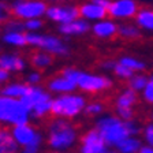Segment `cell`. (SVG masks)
<instances>
[{
	"mask_svg": "<svg viewBox=\"0 0 153 153\" xmlns=\"http://www.w3.org/2000/svg\"><path fill=\"white\" fill-rule=\"evenodd\" d=\"M25 22V30L26 32H41L44 27V21L42 18H32Z\"/></svg>",
	"mask_w": 153,
	"mask_h": 153,
	"instance_id": "836d02e7",
	"label": "cell"
},
{
	"mask_svg": "<svg viewBox=\"0 0 153 153\" xmlns=\"http://www.w3.org/2000/svg\"><path fill=\"white\" fill-rule=\"evenodd\" d=\"M1 26H3V30H6V32H26L25 22L22 19L15 18V16H10Z\"/></svg>",
	"mask_w": 153,
	"mask_h": 153,
	"instance_id": "f1b7e54d",
	"label": "cell"
},
{
	"mask_svg": "<svg viewBox=\"0 0 153 153\" xmlns=\"http://www.w3.org/2000/svg\"><path fill=\"white\" fill-rule=\"evenodd\" d=\"M49 153H62V152H56V150H51Z\"/></svg>",
	"mask_w": 153,
	"mask_h": 153,
	"instance_id": "ee69618b",
	"label": "cell"
},
{
	"mask_svg": "<svg viewBox=\"0 0 153 153\" xmlns=\"http://www.w3.org/2000/svg\"><path fill=\"white\" fill-rule=\"evenodd\" d=\"M88 100L85 93L82 92H70L63 94L53 96L52 101V111L51 115L53 118H63V119H76L83 114Z\"/></svg>",
	"mask_w": 153,
	"mask_h": 153,
	"instance_id": "277c9868",
	"label": "cell"
},
{
	"mask_svg": "<svg viewBox=\"0 0 153 153\" xmlns=\"http://www.w3.org/2000/svg\"><path fill=\"white\" fill-rule=\"evenodd\" d=\"M112 153H119V152H116V150H112Z\"/></svg>",
	"mask_w": 153,
	"mask_h": 153,
	"instance_id": "f6af8a7d",
	"label": "cell"
},
{
	"mask_svg": "<svg viewBox=\"0 0 153 153\" xmlns=\"http://www.w3.org/2000/svg\"><path fill=\"white\" fill-rule=\"evenodd\" d=\"M79 128L73 120L52 118L45 128V142L51 150L66 153L79 143Z\"/></svg>",
	"mask_w": 153,
	"mask_h": 153,
	"instance_id": "6da1fadb",
	"label": "cell"
},
{
	"mask_svg": "<svg viewBox=\"0 0 153 153\" xmlns=\"http://www.w3.org/2000/svg\"><path fill=\"white\" fill-rule=\"evenodd\" d=\"M21 101L29 109L32 119L44 120L51 115L53 94L47 88L40 85H29L27 92L21 99Z\"/></svg>",
	"mask_w": 153,
	"mask_h": 153,
	"instance_id": "3957f363",
	"label": "cell"
},
{
	"mask_svg": "<svg viewBox=\"0 0 153 153\" xmlns=\"http://www.w3.org/2000/svg\"><path fill=\"white\" fill-rule=\"evenodd\" d=\"M138 153H153V146L146 145V143H142V146L138 150Z\"/></svg>",
	"mask_w": 153,
	"mask_h": 153,
	"instance_id": "f35d334b",
	"label": "cell"
},
{
	"mask_svg": "<svg viewBox=\"0 0 153 153\" xmlns=\"http://www.w3.org/2000/svg\"><path fill=\"white\" fill-rule=\"evenodd\" d=\"M27 89H29V83L26 81L25 82H22V81H7L0 88V93L7 96V97H11V99L21 100L26 94Z\"/></svg>",
	"mask_w": 153,
	"mask_h": 153,
	"instance_id": "d6986e66",
	"label": "cell"
},
{
	"mask_svg": "<svg viewBox=\"0 0 153 153\" xmlns=\"http://www.w3.org/2000/svg\"><path fill=\"white\" fill-rule=\"evenodd\" d=\"M142 140L138 135H128L123 138L120 142L114 148L119 153H138V150L142 146Z\"/></svg>",
	"mask_w": 153,
	"mask_h": 153,
	"instance_id": "cb8c5ba5",
	"label": "cell"
},
{
	"mask_svg": "<svg viewBox=\"0 0 153 153\" xmlns=\"http://www.w3.org/2000/svg\"><path fill=\"white\" fill-rule=\"evenodd\" d=\"M118 30H119V23L118 21L105 16V18L96 21L92 23L90 27V33L93 34V37L99 38V40H112L118 36Z\"/></svg>",
	"mask_w": 153,
	"mask_h": 153,
	"instance_id": "9a60e30c",
	"label": "cell"
},
{
	"mask_svg": "<svg viewBox=\"0 0 153 153\" xmlns=\"http://www.w3.org/2000/svg\"><path fill=\"white\" fill-rule=\"evenodd\" d=\"M30 112L21 100L11 99L0 93V126L13 127L30 122Z\"/></svg>",
	"mask_w": 153,
	"mask_h": 153,
	"instance_id": "8992f818",
	"label": "cell"
},
{
	"mask_svg": "<svg viewBox=\"0 0 153 153\" xmlns=\"http://www.w3.org/2000/svg\"><path fill=\"white\" fill-rule=\"evenodd\" d=\"M148 79H149V75H146L142 71V73H134L126 82H127V88L135 90L137 93H141L148 83Z\"/></svg>",
	"mask_w": 153,
	"mask_h": 153,
	"instance_id": "4316f807",
	"label": "cell"
},
{
	"mask_svg": "<svg viewBox=\"0 0 153 153\" xmlns=\"http://www.w3.org/2000/svg\"><path fill=\"white\" fill-rule=\"evenodd\" d=\"M0 153H19L18 143L14 141L11 130L0 126Z\"/></svg>",
	"mask_w": 153,
	"mask_h": 153,
	"instance_id": "7402d4cb",
	"label": "cell"
},
{
	"mask_svg": "<svg viewBox=\"0 0 153 153\" xmlns=\"http://www.w3.org/2000/svg\"><path fill=\"white\" fill-rule=\"evenodd\" d=\"M26 82L29 85H40L42 82V73L41 70H37V68H33L26 74Z\"/></svg>",
	"mask_w": 153,
	"mask_h": 153,
	"instance_id": "e575fe53",
	"label": "cell"
},
{
	"mask_svg": "<svg viewBox=\"0 0 153 153\" xmlns=\"http://www.w3.org/2000/svg\"><path fill=\"white\" fill-rule=\"evenodd\" d=\"M42 143H44V135L38 137L37 140L30 142L29 145L19 148V153H41Z\"/></svg>",
	"mask_w": 153,
	"mask_h": 153,
	"instance_id": "1f68e13d",
	"label": "cell"
},
{
	"mask_svg": "<svg viewBox=\"0 0 153 153\" xmlns=\"http://www.w3.org/2000/svg\"><path fill=\"white\" fill-rule=\"evenodd\" d=\"M0 37H1L3 44L7 47L16 48V49H22V48L27 47L26 32H6V30H3Z\"/></svg>",
	"mask_w": 153,
	"mask_h": 153,
	"instance_id": "ffe728a7",
	"label": "cell"
},
{
	"mask_svg": "<svg viewBox=\"0 0 153 153\" xmlns=\"http://www.w3.org/2000/svg\"><path fill=\"white\" fill-rule=\"evenodd\" d=\"M118 62L123 66H126L127 68H130L134 73H142V71L146 70V63L140 60L138 57L133 56V55H122V56H119Z\"/></svg>",
	"mask_w": 153,
	"mask_h": 153,
	"instance_id": "484cf974",
	"label": "cell"
},
{
	"mask_svg": "<svg viewBox=\"0 0 153 153\" xmlns=\"http://www.w3.org/2000/svg\"><path fill=\"white\" fill-rule=\"evenodd\" d=\"M10 16H11L10 4H7L6 1H3V0H0V25H3Z\"/></svg>",
	"mask_w": 153,
	"mask_h": 153,
	"instance_id": "d590c367",
	"label": "cell"
},
{
	"mask_svg": "<svg viewBox=\"0 0 153 153\" xmlns=\"http://www.w3.org/2000/svg\"><path fill=\"white\" fill-rule=\"evenodd\" d=\"M118 36L126 41H134L138 40L142 36V30L138 27V25L135 22H128V21H123L119 23V30Z\"/></svg>",
	"mask_w": 153,
	"mask_h": 153,
	"instance_id": "603a6c76",
	"label": "cell"
},
{
	"mask_svg": "<svg viewBox=\"0 0 153 153\" xmlns=\"http://www.w3.org/2000/svg\"><path fill=\"white\" fill-rule=\"evenodd\" d=\"M48 6V0H11L10 11L11 16L27 21L32 18H44Z\"/></svg>",
	"mask_w": 153,
	"mask_h": 153,
	"instance_id": "ba28073f",
	"label": "cell"
},
{
	"mask_svg": "<svg viewBox=\"0 0 153 153\" xmlns=\"http://www.w3.org/2000/svg\"><path fill=\"white\" fill-rule=\"evenodd\" d=\"M79 16L78 6L73 3H49L45 18L55 25H63Z\"/></svg>",
	"mask_w": 153,
	"mask_h": 153,
	"instance_id": "30bf717a",
	"label": "cell"
},
{
	"mask_svg": "<svg viewBox=\"0 0 153 153\" xmlns=\"http://www.w3.org/2000/svg\"><path fill=\"white\" fill-rule=\"evenodd\" d=\"M115 64H116V60H112V59H104V60H101L99 63V66H100V68H101V70L111 71V73H112Z\"/></svg>",
	"mask_w": 153,
	"mask_h": 153,
	"instance_id": "8d00e7d4",
	"label": "cell"
},
{
	"mask_svg": "<svg viewBox=\"0 0 153 153\" xmlns=\"http://www.w3.org/2000/svg\"><path fill=\"white\" fill-rule=\"evenodd\" d=\"M1 33H3V26L0 25V36H1Z\"/></svg>",
	"mask_w": 153,
	"mask_h": 153,
	"instance_id": "7bdbcfd3",
	"label": "cell"
},
{
	"mask_svg": "<svg viewBox=\"0 0 153 153\" xmlns=\"http://www.w3.org/2000/svg\"><path fill=\"white\" fill-rule=\"evenodd\" d=\"M93 1L97 3V4H100L101 7H104V8H107V10H108L109 4H111V0H93Z\"/></svg>",
	"mask_w": 153,
	"mask_h": 153,
	"instance_id": "ab89813d",
	"label": "cell"
},
{
	"mask_svg": "<svg viewBox=\"0 0 153 153\" xmlns=\"http://www.w3.org/2000/svg\"><path fill=\"white\" fill-rule=\"evenodd\" d=\"M140 94H141V99H142L143 102H146L148 105H152L153 107V73L149 75L148 83L145 85L143 90Z\"/></svg>",
	"mask_w": 153,
	"mask_h": 153,
	"instance_id": "f546056e",
	"label": "cell"
},
{
	"mask_svg": "<svg viewBox=\"0 0 153 153\" xmlns=\"http://www.w3.org/2000/svg\"><path fill=\"white\" fill-rule=\"evenodd\" d=\"M140 101V93L130 88H124L115 97V114L124 120L135 119V107Z\"/></svg>",
	"mask_w": 153,
	"mask_h": 153,
	"instance_id": "9c48e42d",
	"label": "cell"
},
{
	"mask_svg": "<svg viewBox=\"0 0 153 153\" xmlns=\"http://www.w3.org/2000/svg\"><path fill=\"white\" fill-rule=\"evenodd\" d=\"M29 60L23 55L16 52H3L0 53V67L7 70L10 74H19L26 71Z\"/></svg>",
	"mask_w": 153,
	"mask_h": 153,
	"instance_id": "2e32d148",
	"label": "cell"
},
{
	"mask_svg": "<svg viewBox=\"0 0 153 153\" xmlns=\"http://www.w3.org/2000/svg\"><path fill=\"white\" fill-rule=\"evenodd\" d=\"M53 96L56 94H63V93H70L76 90V83L73 79L64 76L63 74H57V75L51 76L47 81V86H45Z\"/></svg>",
	"mask_w": 153,
	"mask_h": 153,
	"instance_id": "ac0fdd59",
	"label": "cell"
},
{
	"mask_svg": "<svg viewBox=\"0 0 153 153\" xmlns=\"http://www.w3.org/2000/svg\"><path fill=\"white\" fill-rule=\"evenodd\" d=\"M10 78H11V74H10L7 70H4V68L0 67V88L3 86V83H6L7 81H10Z\"/></svg>",
	"mask_w": 153,
	"mask_h": 153,
	"instance_id": "74e56055",
	"label": "cell"
},
{
	"mask_svg": "<svg viewBox=\"0 0 153 153\" xmlns=\"http://www.w3.org/2000/svg\"><path fill=\"white\" fill-rule=\"evenodd\" d=\"M140 135H141V140H142L143 143L153 146V120H150L149 123H146V124H143L142 127H141Z\"/></svg>",
	"mask_w": 153,
	"mask_h": 153,
	"instance_id": "d6a6232c",
	"label": "cell"
},
{
	"mask_svg": "<svg viewBox=\"0 0 153 153\" xmlns=\"http://www.w3.org/2000/svg\"><path fill=\"white\" fill-rule=\"evenodd\" d=\"M11 130V134H13V138L16 143H18L19 148L25 146V145H29L30 142L36 141L38 137H41L42 133L36 127L34 124H32L30 122H26V123H21L16 124V126H13L10 128Z\"/></svg>",
	"mask_w": 153,
	"mask_h": 153,
	"instance_id": "4fadbf2b",
	"label": "cell"
},
{
	"mask_svg": "<svg viewBox=\"0 0 153 153\" xmlns=\"http://www.w3.org/2000/svg\"><path fill=\"white\" fill-rule=\"evenodd\" d=\"M94 128L101 134L109 148H115L128 135H140L141 133V126L135 119L124 120L116 114H102L96 119Z\"/></svg>",
	"mask_w": 153,
	"mask_h": 153,
	"instance_id": "7a4b0ae2",
	"label": "cell"
},
{
	"mask_svg": "<svg viewBox=\"0 0 153 153\" xmlns=\"http://www.w3.org/2000/svg\"><path fill=\"white\" fill-rule=\"evenodd\" d=\"M76 89L85 94H99L112 89L114 81L105 74L90 73V71H81L75 79Z\"/></svg>",
	"mask_w": 153,
	"mask_h": 153,
	"instance_id": "52a82bcc",
	"label": "cell"
},
{
	"mask_svg": "<svg viewBox=\"0 0 153 153\" xmlns=\"http://www.w3.org/2000/svg\"><path fill=\"white\" fill-rule=\"evenodd\" d=\"M74 0H48V3H73Z\"/></svg>",
	"mask_w": 153,
	"mask_h": 153,
	"instance_id": "60d3db41",
	"label": "cell"
},
{
	"mask_svg": "<svg viewBox=\"0 0 153 153\" xmlns=\"http://www.w3.org/2000/svg\"><path fill=\"white\" fill-rule=\"evenodd\" d=\"M150 120H153V108H152V111H150Z\"/></svg>",
	"mask_w": 153,
	"mask_h": 153,
	"instance_id": "b9f144b4",
	"label": "cell"
},
{
	"mask_svg": "<svg viewBox=\"0 0 153 153\" xmlns=\"http://www.w3.org/2000/svg\"><path fill=\"white\" fill-rule=\"evenodd\" d=\"M134 22L137 23L141 30L153 32V8H140L134 18Z\"/></svg>",
	"mask_w": 153,
	"mask_h": 153,
	"instance_id": "d4e9b609",
	"label": "cell"
},
{
	"mask_svg": "<svg viewBox=\"0 0 153 153\" xmlns=\"http://www.w3.org/2000/svg\"><path fill=\"white\" fill-rule=\"evenodd\" d=\"M105 112V104L100 100H94V101H88L85 107L83 114L90 118H99Z\"/></svg>",
	"mask_w": 153,
	"mask_h": 153,
	"instance_id": "83f0119b",
	"label": "cell"
},
{
	"mask_svg": "<svg viewBox=\"0 0 153 153\" xmlns=\"http://www.w3.org/2000/svg\"><path fill=\"white\" fill-rule=\"evenodd\" d=\"M78 10H79L81 18L86 19L90 23L108 16V10L94 3L93 0H83L81 4H78Z\"/></svg>",
	"mask_w": 153,
	"mask_h": 153,
	"instance_id": "e0dca14e",
	"label": "cell"
},
{
	"mask_svg": "<svg viewBox=\"0 0 153 153\" xmlns=\"http://www.w3.org/2000/svg\"><path fill=\"white\" fill-rule=\"evenodd\" d=\"M53 57L51 53H48L45 51H41V49H36L32 55H30V60L29 63L32 64L33 68H37V70H47L49 67H52L53 64Z\"/></svg>",
	"mask_w": 153,
	"mask_h": 153,
	"instance_id": "44dd1931",
	"label": "cell"
},
{
	"mask_svg": "<svg viewBox=\"0 0 153 153\" xmlns=\"http://www.w3.org/2000/svg\"><path fill=\"white\" fill-rule=\"evenodd\" d=\"M112 74H114L118 79L120 81H127L128 78H130L131 75L134 74V71H131L130 68H127L126 66H123L122 63H119L118 60H116V64H115L114 70H112Z\"/></svg>",
	"mask_w": 153,
	"mask_h": 153,
	"instance_id": "4dcf8cb0",
	"label": "cell"
},
{
	"mask_svg": "<svg viewBox=\"0 0 153 153\" xmlns=\"http://www.w3.org/2000/svg\"><path fill=\"white\" fill-rule=\"evenodd\" d=\"M78 153H112V150L101 137V134L93 127L81 135Z\"/></svg>",
	"mask_w": 153,
	"mask_h": 153,
	"instance_id": "8fae6325",
	"label": "cell"
},
{
	"mask_svg": "<svg viewBox=\"0 0 153 153\" xmlns=\"http://www.w3.org/2000/svg\"><path fill=\"white\" fill-rule=\"evenodd\" d=\"M92 23L88 22L86 19L78 18L73 19L70 22L63 23V25H57V33L63 36L64 38H76V37H83L90 32Z\"/></svg>",
	"mask_w": 153,
	"mask_h": 153,
	"instance_id": "5bb4252c",
	"label": "cell"
},
{
	"mask_svg": "<svg viewBox=\"0 0 153 153\" xmlns=\"http://www.w3.org/2000/svg\"><path fill=\"white\" fill-rule=\"evenodd\" d=\"M26 41L27 47L45 51L55 57H66L70 55V45L66 40L52 33L26 32Z\"/></svg>",
	"mask_w": 153,
	"mask_h": 153,
	"instance_id": "5b68a950",
	"label": "cell"
},
{
	"mask_svg": "<svg viewBox=\"0 0 153 153\" xmlns=\"http://www.w3.org/2000/svg\"><path fill=\"white\" fill-rule=\"evenodd\" d=\"M138 10L140 6L137 0H111L108 7V16L119 22L130 21L135 18Z\"/></svg>",
	"mask_w": 153,
	"mask_h": 153,
	"instance_id": "7c38bea8",
	"label": "cell"
}]
</instances>
